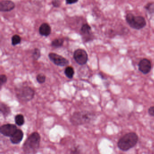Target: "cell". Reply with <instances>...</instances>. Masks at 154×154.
<instances>
[{"instance_id":"11","label":"cell","mask_w":154,"mask_h":154,"mask_svg":"<svg viewBox=\"0 0 154 154\" xmlns=\"http://www.w3.org/2000/svg\"><path fill=\"white\" fill-rule=\"evenodd\" d=\"M15 3L11 1H0V11L1 12H9L14 9Z\"/></svg>"},{"instance_id":"24","label":"cell","mask_w":154,"mask_h":154,"mask_svg":"<svg viewBox=\"0 0 154 154\" xmlns=\"http://www.w3.org/2000/svg\"><path fill=\"white\" fill-rule=\"evenodd\" d=\"M62 4V1L60 0H54L52 1V4L54 8H59Z\"/></svg>"},{"instance_id":"10","label":"cell","mask_w":154,"mask_h":154,"mask_svg":"<svg viewBox=\"0 0 154 154\" xmlns=\"http://www.w3.org/2000/svg\"><path fill=\"white\" fill-rule=\"evenodd\" d=\"M138 68L139 70L144 74L149 73L151 69V62L146 58L141 59L139 63Z\"/></svg>"},{"instance_id":"13","label":"cell","mask_w":154,"mask_h":154,"mask_svg":"<svg viewBox=\"0 0 154 154\" xmlns=\"http://www.w3.org/2000/svg\"><path fill=\"white\" fill-rule=\"evenodd\" d=\"M52 29L50 25L47 23H44L39 28V33L41 36L48 37L51 34Z\"/></svg>"},{"instance_id":"20","label":"cell","mask_w":154,"mask_h":154,"mask_svg":"<svg viewBox=\"0 0 154 154\" xmlns=\"http://www.w3.org/2000/svg\"><path fill=\"white\" fill-rule=\"evenodd\" d=\"M46 80V76L43 73H39L36 76V80L40 84H44Z\"/></svg>"},{"instance_id":"3","label":"cell","mask_w":154,"mask_h":154,"mask_svg":"<svg viewBox=\"0 0 154 154\" xmlns=\"http://www.w3.org/2000/svg\"><path fill=\"white\" fill-rule=\"evenodd\" d=\"M138 137L134 132L127 133L121 138L118 142V146L123 151H127L132 148L137 144Z\"/></svg>"},{"instance_id":"5","label":"cell","mask_w":154,"mask_h":154,"mask_svg":"<svg viewBox=\"0 0 154 154\" xmlns=\"http://www.w3.org/2000/svg\"><path fill=\"white\" fill-rule=\"evenodd\" d=\"M126 20L131 27L137 30L143 29L146 25V20L143 17L135 16L131 13L126 15Z\"/></svg>"},{"instance_id":"18","label":"cell","mask_w":154,"mask_h":154,"mask_svg":"<svg viewBox=\"0 0 154 154\" xmlns=\"http://www.w3.org/2000/svg\"><path fill=\"white\" fill-rule=\"evenodd\" d=\"M21 42V38L18 35H15L11 38V45L15 46L19 45Z\"/></svg>"},{"instance_id":"8","label":"cell","mask_w":154,"mask_h":154,"mask_svg":"<svg viewBox=\"0 0 154 154\" xmlns=\"http://www.w3.org/2000/svg\"><path fill=\"white\" fill-rule=\"evenodd\" d=\"M81 33L83 39L85 42H89L94 39V35L92 32L91 28L87 23H85L82 26Z\"/></svg>"},{"instance_id":"21","label":"cell","mask_w":154,"mask_h":154,"mask_svg":"<svg viewBox=\"0 0 154 154\" xmlns=\"http://www.w3.org/2000/svg\"><path fill=\"white\" fill-rule=\"evenodd\" d=\"M145 8L148 11L149 14H153L154 13V3H148L145 6Z\"/></svg>"},{"instance_id":"22","label":"cell","mask_w":154,"mask_h":154,"mask_svg":"<svg viewBox=\"0 0 154 154\" xmlns=\"http://www.w3.org/2000/svg\"><path fill=\"white\" fill-rule=\"evenodd\" d=\"M8 82V77L5 74H2L0 75V86L1 87L6 84Z\"/></svg>"},{"instance_id":"16","label":"cell","mask_w":154,"mask_h":154,"mask_svg":"<svg viewBox=\"0 0 154 154\" xmlns=\"http://www.w3.org/2000/svg\"><path fill=\"white\" fill-rule=\"evenodd\" d=\"M64 73L68 79H72L73 77L75 74L74 69L71 66H68L65 69Z\"/></svg>"},{"instance_id":"12","label":"cell","mask_w":154,"mask_h":154,"mask_svg":"<svg viewBox=\"0 0 154 154\" xmlns=\"http://www.w3.org/2000/svg\"><path fill=\"white\" fill-rule=\"evenodd\" d=\"M24 133L20 129H17L10 137V140L12 144H19L23 139Z\"/></svg>"},{"instance_id":"17","label":"cell","mask_w":154,"mask_h":154,"mask_svg":"<svg viewBox=\"0 0 154 154\" xmlns=\"http://www.w3.org/2000/svg\"><path fill=\"white\" fill-rule=\"evenodd\" d=\"M16 124L19 126H21L25 123V118L22 114H17L15 117Z\"/></svg>"},{"instance_id":"19","label":"cell","mask_w":154,"mask_h":154,"mask_svg":"<svg viewBox=\"0 0 154 154\" xmlns=\"http://www.w3.org/2000/svg\"><path fill=\"white\" fill-rule=\"evenodd\" d=\"M32 57L35 61H37L41 57V54L40 50L38 48H35L33 50L32 53Z\"/></svg>"},{"instance_id":"14","label":"cell","mask_w":154,"mask_h":154,"mask_svg":"<svg viewBox=\"0 0 154 154\" xmlns=\"http://www.w3.org/2000/svg\"><path fill=\"white\" fill-rule=\"evenodd\" d=\"M0 111L2 114H3V116L7 117L10 114L11 108L8 105L4 103L1 102L0 105Z\"/></svg>"},{"instance_id":"26","label":"cell","mask_w":154,"mask_h":154,"mask_svg":"<svg viewBox=\"0 0 154 154\" xmlns=\"http://www.w3.org/2000/svg\"><path fill=\"white\" fill-rule=\"evenodd\" d=\"M148 113L149 115L154 117V106L150 107L148 110Z\"/></svg>"},{"instance_id":"7","label":"cell","mask_w":154,"mask_h":154,"mask_svg":"<svg viewBox=\"0 0 154 154\" xmlns=\"http://www.w3.org/2000/svg\"><path fill=\"white\" fill-rule=\"evenodd\" d=\"M48 56L50 61L57 66L64 67L69 65V60L58 54L50 53L48 54Z\"/></svg>"},{"instance_id":"6","label":"cell","mask_w":154,"mask_h":154,"mask_svg":"<svg viewBox=\"0 0 154 154\" xmlns=\"http://www.w3.org/2000/svg\"><path fill=\"white\" fill-rule=\"evenodd\" d=\"M73 58L77 64L80 65H84L88 62V54L84 49L78 48L74 52Z\"/></svg>"},{"instance_id":"2","label":"cell","mask_w":154,"mask_h":154,"mask_svg":"<svg viewBox=\"0 0 154 154\" xmlns=\"http://www.w3.org/2000/svg\"><path fill=\"white\" fill-rule=\"evenodd\" d=\"M95 118V114L93 112L82 111L74 112L70 119V122L74 126H80L90 123Z\"/></svg>"},{"instance_id":"25","label":"cell","mask_w":154,"mask_h":154,"mask_svg":"<svg viewBox=\"0 0 154 154\" xmlns=\"http://www.w3.org/2000/svg\"><path fill=\"white\" fill-rule=\"evenodd\" d=\"M79 2L78 0H66V5H72V4H75Z\"/></svg>"},{"instance_id":"4","label":"cell","mask_w":154,"mask_h":154,"mask_svg":"<svg viewBox=\"0 0 154 154\" xmlns=\"http://www.w3.org/2000/svg\"><path fill=\"white\" fill-rule=\"evenodd\" d=\"M15 93L18 100L22 102L30 101L35 95V90L26 85L18 86L15 89Z\"/></svg>"},{"instance_id":"27","label":"cell","mask_w":154,"mask_h":154,"mask_svg":"<svg viewBox=\"0 0 154 154\" xmlns=\"http://www.w3.org/2000/svg\"></svg>"},{"instance_id":"1","label":"cell","mask_w":154,"mask_h":154,"mask_svg":"<svg viewBox=\"0 0 154 154\" xmlns=\"http://www.w3.org/2000/svg\"><path fill=\"white\" fill-rule=\"evenodd\" d=\"M41 137L36 131L30 134L24 142L23 150L25 154H35L38 151L40 146Z\"/></svg>"},{"instance_id":"9","label":"cell","mask_w":154,"mask_h":154,"mask_svg":"<svg viewBox=\"0 0 154 154\" xmlns=\"http://www.w3.org/2000/svg\"><path fill=\"white\" fill-rule=\"evenodd\" d=\"M16 125L13 124H6L0 128V132L5 137H11L17 130Z\"/></svg>"},{"instance_id":"15","label":"cell","mask_w":154,"mask_h":154,"mask_svg":"<svg viewBox=\"0 0 154 154\" xmlns=\"http://www.w3.org/2000/svg\"><path fill=\"white\" fill-rule=\"evenodd\" d=\"M64 39L62 38H55L52 41L51 46L54 48H60L63 45Z\"/></svg>"},{"instance_id":"23","label":"cell","mask_w":154,"mask_h":154,"mask_svg":"<svg viewBox=\"0 0 154 154\" xmlns=\"http://www.w3.org/2000/svg\"><path fill=\"white\" fill-rule=\"evenodd\" d=\"M81 154V149L79 146H75L71 149L70 151V154Z\"/></svg>"}]
</instances>
